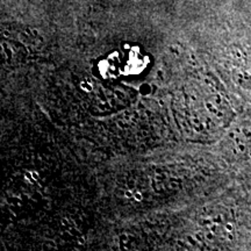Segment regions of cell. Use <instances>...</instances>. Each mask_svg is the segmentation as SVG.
I'll return each mask as SVG.
<instances>
[]
</instances>
